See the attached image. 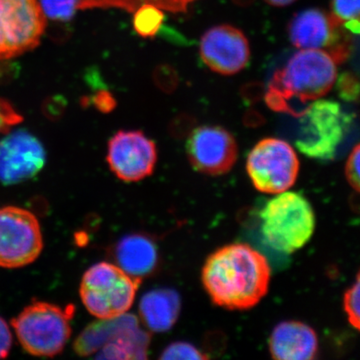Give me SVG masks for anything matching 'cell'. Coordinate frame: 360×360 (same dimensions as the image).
<instances>
[{
	"label": "cell",
	"mask_w": 360,
	"mask_h": 360,
	"mask_svg": "<svg viewBox=\"0 0 360 360\" xmlns=\"http://www.w3.org/2000/svg\"><path fill=\"white\" fill-rule=\"evenodd\" d=\"M345 32L333 15L317 8L300 11L288 25V37L295 47L330 52L341 63L348 58L352 49Z\"/></svg>",
	"instance_id": "8fae6325"
},
{
	"label": "cell",
	"mask_w": 360,
	"mask_h": 360,
	"mask_svg": "<svg viewBox=\"0 0 360 360\" xmlns=\"http://www.w3.org/2000/svg\"><path fill=\"white\" fill-rule=\"evenodd\" d=\"M331 11L345 32L360 35V0H333Z\"/></svg>",
	"instance_id": "ffe728a7"
},
{
	"label": "cell",
	"mask_w": 360,
	"mask_h": 360,
	"mask_svg": "<svg viewBox=\"0 0 360 360\" xmlns=\"http://www.w3.org/2000/svg\"><path fill=\"white\" fill-rule=\"evenodd\" d=\"M271 269L259 251L231 243L212 253L201 272L203 288L214 304L229 310L252 309L267 295Z\"/></svg>",
	"instance_id": "6da1fadb"
},
{
	"label": "cell",
	"mask_w": 360,
	"mask_h": 360,
	"mask_svg": "<svg viewBox=\"0 0 360 360\" xmlns=\"http://www.w3.org/2000/svg\"><path fill=\"white\" fill-rule=\"evenodd\" d=\"M181 309L177 291L158 288L146 293L139 302V315L144 326L153 333H165L174 328Z\"/></svg>",
	"instance_id": "ac0fdd59"
},
{
	"label": "cell",
	"mask_w": 360,
	"mask_h": 360,
	"mask_svg": "<svg viewBox=\"0 0 360 360\" xmlns=\"http://www.w3.org/2000/svg\"><path fill=\"white\" fill-rule=\"evenodd\" d=\"M148 345V335L137 319L124 314L90 324L75 340V350L82 356L97 354V359H143Z\"/></svg>",
	"instance_id": "8992f818"
},
{
	"label": "cell",
	"mask_w": 360,
	"mask_h": 360,
	"mask_svg": "<svg viewBox=\"0 0 360 360\" xmlns=\"http://www.w3.org/2000/svg\"><path fill=\"white\" fill-rule=\"evenodd\" d=\"M160 359L167 360H202L207 359V355L203 354L198 347L186 341H175L170 343L163 350Z\"/></svg>",
	"instance_id": "cb8c5ba5"
},
{
	"label": "cell",
	"mask_w": 360,
	"mask_h": 360,
	"mask_svg": "<svg viewBox=\"0 0 360 360\" xmlns=\"http://www.w3.org/2000/svg\"><path fill=\"white\" fill-rule=\"evenodd\" d=\"M234 1L239 4V6H248V4H250L253 0H234Z\"/></svg>",
	"instance_id": "4dcf8cb0"
},
{
	"label": "cell",
	"mask_w": 360,
	"mask_h": 360,
	"mask_svg": "<svg viewBox=\"0 0 360 360\" xmlns=\"http://www.w3.org/2000/svg\"><path fill=\"white\" fill-rule=\"evenodd\" d=\"M165 20V13L158 7L143 6L135 11L134 27L142 37H155L160 32Z\"/></svg>",
	"instance_id": "44dd1931"
},
{
	"label": "cell",
	"mask_w": 360,
	"mask_h": 360,
	"mask_svg": "<svg viewBox=\"0 0 360 360\" xmlns=\"http://www.w3.org/2000/svg\"><path fill=\"white\" fill-rule=\"evenodd\" d=\"M141 281L130 276L118 265L98 262L82 276L80 298L87 311L96 319H113L131 309Z\"/></svg>",
	"instance_id": "52a82bcc"
},
{
	"label": "cell",
	"mask_w": 360,
	"mask_h": 360,
	"mask_svg": "<svg viewBox=\"0 0 360 360\" xmlns=\"http://www.w3.org/2000/svg\"><path fill=\"white\" fill-rule=\"evenodd\" d=\"M22 122V116L16 112L8 101L0 98V134H6L14 125Z\"/></svg>",
	"instance_id": "484cf974"
},
{
	"label": "cell",
	"mask_w": 360,
	"mask_h": 360,
	"mask_svg": "<svg viewBox=\"0 0 360 360\" xmlns=\"http://www.w3.org/2000/svg\"><path fill=\"white\" fill-rule=\"evenodd\" d=\"M118 266L135 278H143L155 271L158 264L155 243L142 234H129L118 241L115 248Z\"/></svg>",
	"instance_id": "e0dca14e"
},
{
	"label": "cell",
	"mask_w": 360,
	"mask_h": 360,
	"mask_svg": "<svg viewBox=\"0 0 360 360\" xmlns=\"http://www.w3.org/2000/svg\"><path fill=\"white\" fill-rule=\"evenodd\" d=\"M39 4L45 18L65 22L73 18L80 0H39Z\"/></svg>",
	"instance_id": "7402d4cb"
},
{
	"label": "cell",
	"mask_w": 360,
	"mask_h": 360,
	"mask_svg": "<svg viewBox=\"0 0 360 360\" xmlns=\"http://www.w3.org/2000/svg\"><path fill=\"white\" fill-rule=\"evenodd\" d=\"M45 28L39 0H0V61L37 49Z\"/></svg>",
	"instance_id": "9c48e42d"
},
{
	"label": "cell",
	"mask_w": 360,
	"mask_h": 360,
	"mask_svg": "<svg viewBox=\"0 0 360 360\" xmlns=\"http://www.w3.org/2000/svg\"><path fill=\"white\" fill-rule=\"evenodd\" d=\"M106 160L122 181L137 182L150 176L158 162L155 141L139 130H120L108 141Z\"/></svg>",
	"instance_id": "4fadbf2b"
},
{
	"label": "cell",
	"mask_w": 360,
	"mask_h": 360,
	"mask_svg": "<svg viewBox=\"0 0 360 360\" xmlns=\"http://www.w3.org/2000/svg\"><path fill=\"white\" fill-rule=\"evenodd\" d=\"M340 96L345 99H354L359 96V84L356 80L352 79V77H345L340 78L338 84Z\"/></svg>",
	"instance_id": "f1b7e54d"
},
{
	"label": "cell",
	"mask_w": 360,
	"mask_h": 360,
	"mask_svg": "<svg viewBox=\"0 0 360 360\" xmlns=\"http://www.w3.org/2000/svg\"><path fill=\"white\" fill-rule=\"evenodd\" d=\"M44 248L39 219L18 206L0 208V267L20 269L32 264Z\"/></svg>",
	"instance_id": "30bf717a"
},
{
	"label": "cell",
	"mask_w": 360,
	"mask_h": 360,
	"mask_svg": "<svg viewBox=\"0 0 360 360\" xmlns=\"http://www.w3.org/2000/svg\"><path fill=\"white\" fill-rule=\"evenodd\" d=\"M340 61L322 49H302L272 75L264 101L276 112L300 117L310 103L333 89Z\"/></svg>",
	"instance_id": "7a4b0ae2"
},
{
	"label": "cell",
	"mask_w": 360,
	"mask_h": 360,
	"mask_svg": "<svg viewBox=\"0 0 360 360\" xmlns=\"http://www.w3.org/2000/svg\"><path fill=\"white\" fill-rule=\"evenodd\" d=\"M200 58L213 72L233 75L245 70L250 60V41L236 26L220 25L201 37Z\"/></svg>",
	"instance_id": "5bb4252c"
},
{
	"label": "cell",
	"mask_w": 360,
	"mask_h": 360,
	"mask_svg": "<svg viewBox=\"0 0 360 360\" xmlns=\"http://www.w3.org/2000/svg\"><path fill=\"white\" fill-rule=\"evenodd\" d=\"M259 219L265 243L284 255L302 250L314 233V208L295 191L277 193L260 210Z\"/></svg>",
	"instance_id": "3957f363"
},
{
	"label": "cell",
	"mask_w": 360,
	"mask_h": 360,
	"mask_svg": "<svg viewBox=\"0 0 360 360\" xmlns=\"http://www.w3.org/2000/svg\"><path fill=\"white\" fill-rule=\"evenodd\" d=\"M75 311L73 305L63 309L49 302H33L14 317L11 326L26 352L35 356H56L70 340Z\"/></svg>",
	"instance_id": "277c9868"
},
{
	"label": "cell",
	"mask_w": 360,
	"mask_h": 360,
	"mask_svg": "<svg viewBox=\"0 0 360 360\" xmlns=\"http://www.w3.org/2000/svg\"><path fill=\"white\" fill-rule=\"evenodd\" d=\"M195 1L196 0H80L78 9L120 8L127 13H134L139 7L153 6L168 13H184Z\"/></svg>",
	"instance_id": "d6986e66"
},
{
	"label": "cell",
	"mask_w": 360,
	"mask_h": 360,
	"mask_svg": "<svg viewBox=\"0 0 360 360\" xmlns=\"http://www.w3.org/2000/svg\"><path fill=\"white\" fill-rule=\"evenodd\" d=\"M265 2L276 7H283L290 6L291 4L296 1V0H264Z\"/></svg>",
	"instance_id": "f546056e"
},
{
	"label": "cell",
	"mask_w": 360,
	"mask_h": 360,
	"mask_svg": "<svg viewBox=\"0 0 360 360\" xmlns=\"http://www.w3.org/2000/svg\"><path fill=\"white\" fill-rule=\"evenodd\" d=\"M269 347L274 359L311 360L319 354V338L314 329L302 321H283L272 330Z\"/></svg>",
	"instance_id": "2e32d148"
},
{
	"label": "cell",
	"mask_w": 360,
	"mask_h": 360,
	"mask_svg": "<svg viewBox=\"0 0 360 360\" xmlns=\"http://www.w3.org/2000/svg\"><path fill=\"white\" fill-rule=\"evenodd\" d=\"M343 307L348 321L360 333V271L343 296Z\"/></svg>",
	"instance_id": "603a6c76"
},
{
	"label": "cell",
	"mask_w": 360,
	"mask_h": 360,
	"mask_svg": "<svg viewBox=\"0 0 360 360\" xmlns=\"http://www.w3.org/2000/svg\"><path fill=\"white\" fill-rule=\"evenodd\" d=\"M345 176L350 186L360 193V143L352 149L348 156L345 165Z\"/></svg>",
	"instance_id": "d4e9b609"
},
{
	"label": "cell",
	"mask_w": 360,
	"mask_h": 360,
	"mask_svg": "<svg viewBox=\"0 0 360 360\" xmlns=\"http://www.w3.org/2000/svg\"><path fill=\"white\" fill-rule=\"evenodd\" d=\"M297 118L296 148L315 160L335 158L354 120V115L347 112L340 103L321 98L310 103Z\"/></svg>",
	"instance_id": "5b68a950"
},
{
	"label": "cell",
	"mask_w": 360,
	"mask_h": 360,
	"mask_svg": "<svg viewBox=\"0 0 360 360\" xmlns=\"http://www.w3.org/2000/svg\"><path fill=\"white\" fill-rule=\"evenodd\" d=\"M13 345V335L8 324L0 317V359H6Z\"/></svg>",
	"instance_id": "83f0119b"
},
{
	"label": "cell",
	"mask_w": 360,
	"mask_h": 360,
	"mask_svg": "<svg viewBox=\"0 0 360 360\" xmlns=\"http://www.w3.org/2000/svg\"><path fill=\"white\" fill-rule=\"evenodd\" d=\"M189 162L200 174L217 176L231 172L238 160V142L229 130L217 125H203L187 137Z\"/></svg>",
	"instance_id": "7c38bea8"
},
{
	"label": "cell",
	"mask_w": 360,
	"mask_h": 360,
	"mask_svg": "<svg viewBox=\"0 0 360 360\" xmlns=\"http://www.w3.org/2000/svg\"><path fill=\"white\" fill-rule=\"evenodd\" d=\"M41 142L25 130L11 132L0 141V182L18 184L35 176L44 167Z\"/></svg>",
	"instance_id": "9a60e30c"
},
{
	"label": "cell",
	"mask_w": 360,
	"mask_h": 360,
	"mask_svg": "<svg viewBox=\"0 0 360 360\" xmlns=\"http://www.w3.org/2000/svg\"><path fill=\"white\" fill-rule=\"evenodd\" d=\"M155 82L161 89L170 91L176 86V73L169 66H160L158 71H155Z\"/></svg>",
	"instance_id": "4316f807"
},
{
	"label": "cell",
	"mask_w": 360,
	"mask_h": 360,
	"mask_svg": "<svg viewBox=\"0 0 360 360\" xmlns=\"http://www.w3.org/2000/svg\"><path fill=\"white\" fill-rule=\"evenodd\" d=\"M295 149L283 139L267 137L258 141L246 160V172L259 193L277 194L293 186L300 172Z\"/></svg>",
	"instance_id": "ba28073f"
}]
</instances>
